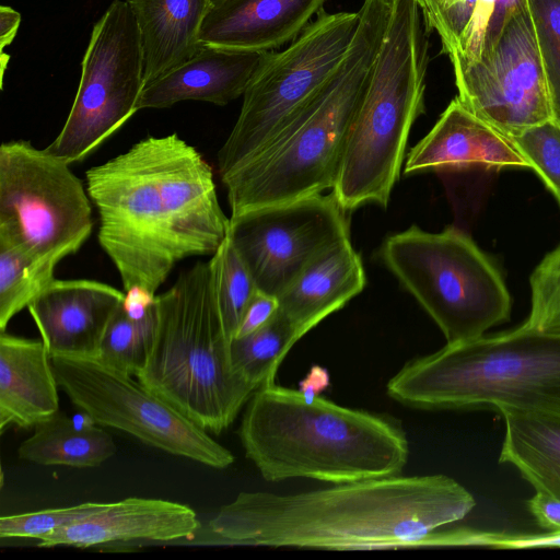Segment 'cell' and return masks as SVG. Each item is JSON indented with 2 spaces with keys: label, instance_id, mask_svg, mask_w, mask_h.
I'll use <instances>...</instances> for the list:
<instances>
[{
  "label": "cell",
  "instance_id": "1",
  "mask_svg": "<svg viewBox=\"0 0 560 560\" xmlns=\"http://www.w3.org/2000/svg\"><path fill=\"white\" fill-rule=\"evenodd\" d=\"M85 179L98 243L124 291L156 294L179 261L211 257L229 235L211 166L176 132L136 142L89 168Z\"/></svg>",
  "mask_w": 560,
  "mask_h": 560
},
{
  "label": "cell",
  "instance_id": "2",
  "mask_svg": "<svg viewBox=\"0 0 560 560\" xmlns=\"http://www.w3.org/2000/svg\"><path fill=\"white\" fill-rule=\"evenodd\" d=\"M475 505L472 494L448 476L396 475L294 494L242 491L208 527L228 545L424 547L433 532L464 520Z\"/></svg>",
  "mask_w": 560,
  "mask_h": 560
},
{
  "label": "cell",
  "instance_id": "3",
  "mask_svg": "<svg viewBox=\"0 0 560 560\" xmlns=\"http://www.w3.org/2000/svg\"><path fill=\"white\" fill-rule=\"evenodd\" d=\"M238 436L261 477L276 482L311 478L337 485L396 476L409 455L405 432L387 418L275 382L247 401Z\"/></svg>",
  "mask_w": 560,
  "mask_h": 560
},
{
  "label": "cell",
  "instance_id": "4",
  "mask_svg": "<svg viewBox=\"0 0 560 560\" xmlns=\"http://www.w3.org/2000/svg\"><path fill=\"white\" fill-rule=\"evenodd\" d=\"M392 4L393 0H363L352 43L332 74L273 139L221 179L231 215L334 188Z\"/></svg>",
  "mask_w": 560,
  "mask_h": 560
},
{
  "label": "cell",
  "instance_id": "5",
  "mask_svg": "<svg viewBox=\"0 0 560 560\" xmlns=\"http://www.w3.org/2000/svg\"><path fill=\"white\" fill-rule=\"evenodd\" d=\"M387 395L419 409H493L560 415V332L521 325L446 343L407 362Z\"/></svg>",
  "mask_w": 560,
  "mask_h": 560
},
{
  "label": "cell",
  "instance_id": "6",
  "mask_svg": "<svg viewBox=\"0 0 560 560\" xmlns=\"http://www.w3.org/2000/svg\"><path fill=\"white\" fill-rule=\"evenodd\" d=\"M158 323L143 369L148 389L194 423L220 434L257 389L235 374L211 265L197 261L156 294Z\"/></svg>",
  "mask_w": 560,
  "mask_h": 560
},
{
  "label": "cell",
  "instance_id": "7",
  "mask_svg": "<svg viewBox=\"0 0 560 560\" xmlns=\"http://www.w3.org/2000/svg\"><path fill=\"white\" fill-rule=\"evenodd\" d=\"M429 34L416 0H393L386 34L331 189L347 212L372 202L388 205L410 129L424 112Z\"/></svg>",
  "mask_w": 560,
  "mask_h": 560
},
{
  "label": "cell",
  "instance_id": "8",
  "mask_svg": "<svg viewBox=\"0 0 560 560\" xmlns=\"http://www.w3.org/2000/svg\"><path fill=\"white\" fill-rule=\"evenodd\" d=\"M380 255L446 343L477 339L510 319L512 299L500 269L457 228L431 233L411 225L387 236Z\"/></svg>",
  "mask_w": 560,
  "mask_h": 560
},
{
  "label": "cell",
  "instance_id": "9",
  "mask_svg": "<svg viewBox=\"0 0 560 560\" xmlns=\"http://www.w3.org/2000/svg\"><path fill=\"white\" fill-rule=\"evenodd\" d=\"M358 24L359 12L323 9L284 50L268 52L218 152L221 179L255 156L319 90L343 59Z\"/></svg>",
  "mask_w": 560,
  "mask_h": 560
},
{
  "label": "cell",
  "instance_id": "10",
  "mask_svg": "<svg viewBox=\"0 0 560 560\" xmlns=\"http://www.w3.org/2000/svg\"><path fill=\"white\" fill-rule=\"evenodd\" d=\"M70 165L30 141L0 147V241L55 268L93 230V202Z\"/></svg>",
  "mask_w": 560,
  "mask_h": 560
},
{
  "label": "cell",
  "instance_id": "11",
  "mask_svg": "<svg viewBox=\"0 0 560 560\" xmlns=\"http://www.w3.org/2000/svg\"><path fill=\"white\" fill-rule=\"evenodd\" d=\"M81 69L67 120L45 148L69 164L86 159L139 110L145 84L143 50L126 0H113L94 24Z\"/></svg>",
  "mask_w": 560,
  "mask_h": 560
},
{
  "label": "cell",
  "instance_id": "12",
  "mask_svg": "<svg viewBox=\"0 0 560 560\" xmlns=\"http://www.w3.org/2000/svg\"><path fill=\"white\" fill-rule=\"evenodd\" d=\"M51 362L59 387L94 423L213 469L233 464L230 450L132 375L95 358L54 355Z\"/></svg>",
  "mask_w": 560,
  "mask_h": 560
},
{
  "label": "cell",
  "instance_id": "13",
  "mask_svg": "<svg viewBox=\"0 0 560 560\" xmlns=\"http://www.w3.org/2000/svg\"><path fill=\"white\" fill-rule=\"evenodd\" d=\"M453 71L460 103L511 139L552 119L547 78L527 0L508 22L491 50L472 63L453 67Z\"/></svg>",
  "mask_w": 560,
  "mask_h": 560
},
{
  "label": "cell",
  "instance_id": "14",
  "mask_svg": "<svg viewBox=\"0 0 560 560\" xmlns=\"http://www.w3.org/2000/svg\"><path fill=\"white\" fill-rule=\"evenodd\" d=\"M349 232L347 211L330 192L231 215L229 237L258 291L279 298Z\"/></svg>",
  "mask_w": 560,
  "mask_h": 560
},
{
  "label": "cell",
  "instance_id": "15",
  "mask_svg": "<svg viewBox=\"0 0 560 560\" xmlns=\"http://www.w3.org/2000/svg\"><path fill=\"white\" fill-rule=\"evenodd\" d=\"M125 291L89 280L55 279L27 307L50 357L96 358Z\"/></svg>",
  "mask_w": 560,
  "mask_h": 560
},
{
  "label": "cell",
  "instance_id": "16",
  "mask_svg": "<svg viewBox=\"0 0 560 560\" xmlns=\"http://www.w3.org/2000/svg\"><path fill=\"white\" fill-rule=\"evenodd\" d=\"M199 526L196 512L186 504L130 497L105 503L95 514L39 540L37 547L91 548L133 540L173 541L192 538Z\"/></svg>",
  "mask_w": 560,
  "mask_h": 560
},
{
  "label": "cell",
  "instance_id": "17",
  "mask_svg": "<svg viewBox=\"0 0 560 560\" xmlns=\"http://www.w3.org/2000/svg\"><path fill=\"white\" fill-rule=\"evenodd\" d=\"M530 168L514 141L453 98L432 129L410 149L406 175L442 168Z\"/></svg>",
  "mask_w": 560,
  "mask_h": 560
},
{
  "label": "cell",
  "instance_id": "18",
  "mask_svg": "<svg viewBox=\"0 0 560 560\" xmlns=\"http://www.w3.org/2000/svg\"><path fill=\"white\" fill-rule=\"evenodd\" d=\"M268 52L202 45L190 59L147 83L138 109L167 108L183 101L224 106L244 95Z\"/></svg>",
  "mask_w": 560,
  "mask_h": 560
},
{
  "label": "cell",
  "instance_id": "19",
  "mask_svg": "<svg viewBox=\"0 0 560 560\" xmlns=\"http://www.w3.org/2000/svg\"><path fill=\"white\" fill-rule=\"evenodd\" d=\"M326 0H225L211 5L200 43L238 50L271 51L293 42Z\"/></svg>",
  "mask_w": 560,
  "mask_h": 560
},
{
  "label": "cell",
  "instance_id": "20",
  "mask_svg": "<svg viewBox=\"0 0 560 560\" xmlns=\"http://www.w3.org/2000/svg\"><path fill=\"white\" fill-rule=\"evenodd\" d=\"M58 381L44 342L0 334V431L26 429L59 410Z\"/></svg>",
  "mask_w": 560,
  "mask_h": 560
},
{
  "label": "cell",
  "instance_id": "21",
  "mask_svg": "<svg viewBox=\"0 0 560 560\" xmlns=\"http://www.w3.org/2000/svg\"><path fill=\"white\" fill-rule=\"evenodd\" d=\"M360 255L350 236L316 256L278 298L279 310L303 337L330 314L342 308L365 287Z\"/></svg>",
  "mask_w": 560,
  "mask_h": 560
},
{
  "label": "cell",
  "instance_id": "22",
  "mask_svg": "<svg viewBox=\"0 0 560 560\" xmlns=\"http://www.w3.org/2000/svg\"><path fill=\"white\" fill-rule=\"evenodd\" d=\"M126 2L140 32L145 84L184 63L201 48L200 31L211 8L210 0Z\"/></svg>",
  "mask_w": 560,
  "mask_h": 560
},
{
  "label": "cell",
  "instance_id": "23",
  "mask_svg": "<svg viewBox=\"0 0 560 560\" xmlns=\"http://www.w3.org/2000/svg\"><path fill=\"white\" fill-rule=\"evenodd\" d=\"M501 464L514 466L536 491L560 499V415L505 409Z\"/></svg>",
  "mask_w": 560,
  "mask_h": 560
},
{
  "label": "cell",
  "instance_id": "24",
  "mask_svg": "<svg viewBox=\"0 0 560 560\" xmlns=\"http://www.w3.org/2000/svg\"><path fill=\"white\" fill-rule=\"evenodd\" d=\"M115 453L116 444L107 431L92 420L79 424L60 410L36 424L18 448L23 460L75 468L100 466Z\"/></svg>",
  "mask_w": 560,
  "mask_h": 560
},
{
  "label": "cell",
  "instance_id": "25",
  "mask_svg": "<svg viewBox=\"0 0 560 560\" xmlns=\"http://www.w3.org/2000/svg\"><path fill=\"white\" fill-rule=\"evenodd\" d=\"M301 338L295 325L278 308L262 327L231 340V368L258 389L275 382L280 363Z\"/></svg>",
  "mask_w": 560,
  "mask_h": 560
},
{
  "label": "cell",
  "instance_id": "26",
  "mask_svg": "<svg viewBox=\"0 0 560 560\" xmlns=\"http://www.w3.org/2000/svg\"><path fill=\"white\" fill-rule=\"evenodd\" d=\"M156 323V303L139 319L130 317L121 304L105 330L95 359L110 369L136 376L150 354Z\"/></svg>",
  "mask_w": 560,
  "mask_h": 560
},
{
  "label": "cell",
  "instance_id": "27",
  "mask_svg": "<svg viewBox=\"0 0 560 560\" xmlns=\"http://www.w3.org/2000/svg\"><path fill=\"white\" fill-rule=\"evenodd\" d=\"M55 280V267L39 264L0 241V330Z\"/></svg>",
  "mask_w": 560,
  "mask_h": 560
},
{
  "label": "cell",
  "instance_id": "28",
  "mask_svg": "<svg viewBox=\"0 0 560 560\" xmlns=\"http://www.w3.org/2000/svg\"><path fill=\"white\" fill-rule=\"evenodd\" d=\"M209 262L223 325L232 340L258 289L229 235Z\"/></svg>",
  "mask_w": 560,
  "mask_h": 560
},
{
  "label": "cell",
  "instance_id": "29",
  "mask_svg": "<svg viewBox=\"0 0 560 560\" xmlns=\"http://www.w3.org/2000/svg\"><path fill=\"white\" fill-rule=\"evenodd\" d=\"M529 288L530 311L522 325L560 332V244L535 267Z\"/></svg>",
  "mask_w": 560,
  "mask_h": 560
},
{
  "label": "cell",
  "instance_id": "30",
  "mask_svg": "<svg viewBox=\"0 0 560 560\" xmlns=\"http://www.w3.org/2000/svg\"><path fill=\"white\" fill-rule=\"evenodd\" d=\"M547 78L552 120L560 126V0H527Z\"/></svg>",
  "mask_w": 560,
  "mask_h": 560
},
{
  "label": "cell",
  "instance_id": "31",
  "mask_svg": "<svg viewBox=\"0 0 560 560\" xmlns=\"http://www.w3.org/2000/svg\"><path fill=\"white\" fill-rule=\"evenodd\" d=\"M104 505L103 502H86L67 508L4 515L0 518V538H27L39 541L59 528L95 514Z\"/></svg>",
  "mask_w": 560,
  "mask_h": 560
},
{
  "label": "cell",
  "instance_id": "32",
  "mask_svg": "<svg viewBox=\"0 0 560 560\" xmlns=\"http://www.w3.org/2000/svg\"><path fill=\"white\" fill-rule=\"evenodd\" d=\"M512 140L560 206V126L551 119Z\"/></svg>",
  "mask_w": 560,
  "mask_h": 560
},
{
  "label": "cell",
  "instance_id": "33",
  "mask_svg": "<svg viewBox=\"0 0 560 560\" xmlns=\"http://www.w3.org/2000/svg\"><path fill=\"white\" fill-rule=\"evenodd\" d=\"M478 0H416L430 32L439 35L442 51L455 52Z\"/></svg>",
  "mask_w": 560,
  "mask_h": 560
},
{
  "label": "cell",
  "instance_id": "34",
  "mask_svg": "<svg viewBox=\"0 0 560 560\" xmlns=\"http://www.w3.org/2000/svg\"><path fill=\"white\" fill-rule=\"evenodd\" d=\"M465 539L467 546L490 548L560 547V533L550 532L548 534H511L468 528Z\"/></svg>",
  "mask_w": 560,
  "mask_h": 560
},
{
  "label": "cell",
  "instance_id": "35",
  "mask_svg": "<svg viewBox=\"0 0 560 560\" xmlns=\"http://www.w3.org/2000/svg\"><path fill=\"white\" fill-rule=\"evenodd\" d=\"M278 308V298L258 291L247 306L234 338L244 337L262 327Z\"/></svg>",
  "mask_w": 560,
  "mask_h": 560
},
{
  "label": "cell",
  "instance_id": "36",
  "mask_svg": "<svg viewBox=\"0 0 560 560\" xmlns=\"http://www.w3.org/2000/svg\"><path fill=\"white\" fill-rule=\"evenodd\" d=\"M526 505L539 526L550 533H560V499L536 491Z\"/></svg>",
  "mask_w": 560,
  "mask_h": 560
},
{
  "label": "cell",
  "instance_id": "37",
  "mask_svg": "<svg viewBox=\"0 0 560 560\" xmlns=\"http://www.w3.org/2000/svg\"><path fill=\"white\" fill-rule=\"evenodd\" d=\"M155 296L143 288L133 287L125 291L122 307L130 317L139 319L154 305Z\"/></svg>",
  "mask_w": 560,
  "mask_h": 560
},
{
  "label": "cell",
  "instance_id": "38",
  "mask_svg": "<svg viewBox=\"0 0 560 560\" xmlns=\"http://www.w3.org/2000/svg\"><path fill=\"white\" fill-rule=\"evenodd\" d=\"M21 14L8 5L0 7V52H4L5 46H9L19 30Z\"/></svg>",
  "mask_w": 560,
  "mask_h": 560
},
{
  "label": "cell",
  "instance_id": "39",
  "mask_svg": "<svg viewBox=\"0 0 560 560\" xmlns=\"http://www.w3.org/2000/svg\"><path fill=\"white\" fill-rule=\"evenodd\" d=\"M329 384V376L325 369L313 366L306 377L301 382L300 392L307 396H317Z\"/></svg>",
  "mask_w": 560,
  "mask_h": 560
},
{
  "label": "cell",
  "instance_id": "40",
  "mask_svg": "<svg viewBox=\"0 0 560 560\" xmlns=\"http://www.w3.org/2000/svg\"><path fill=\"white\" fill-rule=\"evenodd\" d=\"M222 1H225V0H210L211 5L217 4V3H220V2H222Z\"/></svg>",
  "mask_w": 560,
  "mask_h": 560
}]
</instances>
